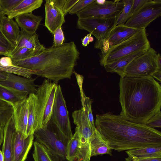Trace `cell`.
Returning a JSON list of instances; mask_svg holds the SVG:
<instances>
[{
  "label": "cell",
  "mask_w": 161,
  "mask_h": 161,
  "mask_svg": "<svg viewBox=\"0 0 161 161\" xmlns=\"http://www.w3.org/2000/svg\"><path fill=\"white\" fill-rule=\"evenodd\" d=\"M124 6L122 0H106L102 4L94 0L76 14L78 19L117 17L122 11Z\"/></svg>",
  "instance_id": "9c48e42d"
},
{
  "label": "cell",
  "mask_w": 161,
  "mask_h": 161,
  "mask_svg": "<svg viewBox=\"0 0 161 161\" xmlns=\"http://www.w3.org/2000/svg\"><path fill=\"white\" fill-rule=\"evenodd\" d=\"M22 1V0H0V4L5 13L11 11Z\"/></svg>",
  "instance_id": "d590c367"
},
{
  "label": "cell",
  "mask_w": 161,
  "mask_h": 161,
  "mask_svg": "<svg viewBox=\"0 0 161 161\" xmlns=\"http://www.w3.org/2000/svg\"><path fill=\"white\" fill-rule=\"evenodd\" d=\"M92 100L89 97H86L84 93L81 95V102L82 108L84 109L92 126L94 128H95L92 110Z\"/></svg>",
  "instance_id": "e575fe53"
},
{
  "label": "cell",
  "mask_w": 161,
  "mask_h": 161,
  "mask_svg": "<svg viewBox=\"0 0 161 161\" xmlns=\"http://www.w3.org/2000/svg\"><path fill=\"white\" fill-rule=\"evenodd\" d=\"M34 145L33 157L34 161H53L43 145L36 141L34 142Z\"/></svg>",
  "instance_id": "f546056e"
},
{
  "label": "cell",
  "mask_w": 161,
  "mask_h": 161,
  "mask_svg": "<svg viewBox=\"0 0 161 161\" xmlns=\"http://www.w3.org/2000/svg\"><path fill=\"white\" fill-rule=\"evenodd\" d=\"M45 8V25L53 34L58 28L61 27L65 23L64 16L61 11L46 1Z\"/></svg>",
  "instance_id": "e0dca14e"
},
{
  "label": "cell",
  "mask_w": 161,
  "mask_h": 161,
  "mask_svg": "<svg viewBox=\"0 0 161 161\" xmlns=\"http://www.w3.org/2000/svg\"><path fill=\"white\" fill-rule=\"evenodd\" d=\"M119 115L130 121L145 124L160 110L161 86L152 76L121 78Z\"/></svg>",
  "instance_id": "7a4b0ae2"
},
{
  "label": "cell",
  "mask_w": 161,
  "mask_h": 161,
  "mask_svg": "<svg viewBox=\"0 0 161 161\" xmlns=\"http://www.w3.org/2000/svg\"><path fill=\"white\" fill-rule=\"evenodd\" d=\"M156 62L158 67L157 69L161 70V57L159 53L157 54Z\"/></svg>",
  "instance_id": "681fc988"
},
{
  "label": "cell",
  "mask_w": 161,
  "mask_h": 161,
  "mask_svg": "<svg viewBox=\"0 0 161 161\" xmlns=\"http://www.w3.org/2000/svg\"><path fill=\"white\" fill-rule=\"evenodd\" d=\"M38 36L36 33H30L21 30L17 44L15 47H24L41 52L45 47L40 43Z\"/></svg>",
  "instance_id": "7402d4cb"
},
{
  "label": "cell",
  "mask_w": 161,
  "mask_h": 161,
  "mask_svg": "<svg viewBox=\"0 0 161 161\" xmlns=\"http://www.w3.org/2000/svg\"><path fill=\"white\" fill-rule=\"evenodd\" d=\"M95 127L111 149L118 152L161 147V133L145 124L126 119L110 112L96 115Z\"/></svg>",
  "instance_id": "6da1fadb"
},
{
  "label": "cell",
  "mask_w": 161,
  "mask_h": 161,
  "mask_svg": "<svg viewBox=\"0 0 161 161\" xmlns=\"http://www.w3.org/2000/svg\"><path fill=\"white\" fill-rule=\"evenodd\" d=\"M153 128L161 127V112L159 110L145 124Z\"/></svg>",
  "instance_id": "8d00e7d4"
},
{
  "label": "cell",
  "mask_w": 161,
  "mask_h": 161,
  "mask_svg": "<svg viewBox=\"0 0 161 161\" xmlns=\"http://www.w3.org/2000/svg\"><path fill=\"white\" fill-rule=\"evenodd\" d=\"M0 45L10 50H12L14 47L7 40L3 34L0 22Z\"/></svg>",
  "instance_id": "ab89813d"
},
{
  "label": "cell",
  "mask_w": 161,
  "mask_h": 161,
  "mask_svg": "<svg viewBox=\"0 0 161 161\" xmlns=\"http://www.w3.org/2000/svg\"><path fill=\"white\" fill-rule=\"evenodd\" d=\"M79 56L76 45L71 42L45 47L39 54L26 59L12 61L15 66L35 71V75L57 83L71 78Z\"/></svg>",
  "instance_id": "3957f363"
},
{
  "label": "cell",
  "mask_w": 161,
  "mask_h": 161,
  "mask_svg": "<svg viewBox=\"0 0 161 161\" xmlns=\"http://www.w3.org/2000/svg\"><path fill=\"white\" fill-rule=\"evenodd\" d=\"M40 53L25 47H15L7 56L10 57L12 60H22L36 56Z\"/></svg>",
  "instance_id": "f1b7e54d"
},
{
  "label": "cell",
  "mask_w": 161,
  "mask_h": 161,
  "mask_svg": "<svg viewBox=\"0 0 161 161\" xmlns=\"http://www.w3.org/2000/svg\"><path fill=\"white\" fill-rule=\"evenodd\" d=\"M36 99L34 94H31L28 97V122L27 126L26 136L34 134V122L35 120V103Z\"/></svg>",
  "instance_id": "83f0119b"
},
{
  "label": "cell",
  "mask_w": 161,
  "mask_h": 161,
  "mask_svg": "<svg viewBox=\"0 0 161 161\" xmlns=\"http://www.w3.org/2000/svg\"><path fill=\"white\" fill-rule=\"evenodd\" d=\"M36 79L22 77L8 73L7 79L0 82V85L12 90L24 93L35 94L37 88L34 83Z\"/></svg>",
  "instance_id": "4fadbf2b"
},
{
  "label": "cell",
  "mask_w": 161,
  "mask_h": 161,
  "mask_svg": "<svg viewBox=\"0 0 161 161\" xmlns=\"http://www.w3.org/2000/svg\"><path fill=\"white\" fill-rule=\"evenodd\" d=\"M90 144L91 157L106 154L112 155V149L97 129L90 140Z\"/></svg>",
  "instance_id": "603a6c76"
},
{
  "label": "cell",
  "mask_w": 161,
  "mask_h": 161,
  "mask_svg": "<svg viewBox=\"0 0 161 161\" xmlns=\"http://www.w3.org/2000/svg\"><path fill=\"white\" fill-rule=\"evenodd\" d=\"M137 161H161V157L139 159Z\"/></svg>",
  "instance_id": "bcb514c9"
},
{
  "label": "cell",
  "mask_w": 161,
  "mask_h": 161,
  "mask_svg": "<svg viewBox=\"0 0 161 161\" xmlns=\"http://www.w3.org/2000/svg\"><path fill=\"white\" fill-rule=\"evenodd\" d=\"M0 63L5 67H9L14 65L12 59L10 57L8 56L1 57L0 59Z\"/></svg>",
  "instance_id": "ee69618b"
},
{
  "label": "cell",
  "mask_w": 161,
  "mask_h": 161,
  "mask_svg": "<svg viewBox=\"0 0 161 161\" xmlns=\"http://www.w3.org/2000/svg\"><path fill=\"white\" fill-rule=\"evenodd\" d=\"M57 83L45 79L35 94V131L44 126L50 119L57 88Z\"/></svg>",
  "instance_id": "8992f818"
},
{
  "label": "cell",
  "mask_w": 161,
  "mask_h": 161,
  "mask_svg": "<svg viewBox=\"0 0 161 161\" xmlns=\"http://www.w3.org/2000/svg\"><path fill=\"white\" fill-rule=\"evenodd\" d=\"M3 127L0 126V146L3 142Z\"/></svg>",
  "instance_id": "816d5d0a"
},
{
  "label": "cell",
  "mask_w": 161,
  "mask_h": 161,
  "mask_svg": "<svg viewBox=\"0 0 161 161\" xmlns=\"http://www.w3.org/2000/svg\"><path fill=\"white\" fill-rule=\"evenodd\" d=\"M8 73L5 72L0 71V82L4 81L7 79Z\"/></svg>",
  "instance_id": "f907efd6"
},
{
  "label": "cell",
  "mask_w": 161,
  "mask_h": 161,
  "mask_svg": "<svg viewBox=\"0 0 161 161\" xmlns=\"http://www.w3.org/2000/svg\"><path fill=\"white\" fill-rule=\"evenodd\" d=\"M94 0H79L74 6L69 11L70 14H76L89 4L92 2Z\"/></svg>",
  "instance_id": "74e56055"
},
{
  "label": "cell",
  "mask_w": 161,
  "mask_h": 161,
  "mask_svg": "<svg viewBox=\"0 0 161 161\" xmlns=\"http://www.w3.org/2000/svg\"><path fill=\"white\" fill-rule=\"evenodd\" d=\"M147 51H141L122 57L103 67L107 72L117 73L121 78H123L124 77L125 69L129 64L134 58Z\"/></svg>",
  "instance_id": "44dd1931"
},
{
  "label": "cell",
  "mask_w": 161,
  "mask_h": 161,
  "mask_svg": "<svg viewBox=\"0 0 161 161\" xmlns=\"http://www.w3.org/2000/svg\"><path fill=\"white\" fill-rule=\"evenodd\" d=\"M128 156L138 158L161 157V147H145L129 150L126 151Z\"/></svg>",
  "instance_id": "484cf974"
},
{
  "label": "cell",
  "mask_w": 161,
  "mask_h": 161,
  "mask_svg": "<svg viewBox=\"0 0 161 161\" xmlns=\"http://www.w3.org/2000/svg\"><path fill=\"white\" fill-rule=\"evenodd\" d=\"M11 50L0 45V56L2 55L7 56Z\"/></svg>",
  "instance_id": "7dc6e473"
},
{
  "label": "cell",
  "mask_w": 161,
  "mask_h": 161,
  "mask_svg": "<svg viewBox=\"0 0 161 161\" xmlns=\"http://www.w3.org/2000/svg\"><path fill=\"white\" fill-rule=\"evenodd\" d=\"M118 17L78 19L77 27L79 29L88 31L94 36L96 41L94 47L97 48L116 25Z\"/></svg>",
  "instance_id": "ba28073f"
},
{
  "label": "cell",
  "mask_w": 161,
  "mask_h": 161,
  "mask_svg": "<svg viewBox=\"0 0 161 161\" xmlns=\"http://www.w3.org/2000/svg\"><path fill=\"white\" fill-rule=\"evenodd\" d=\"M13 108L9 103L0 100V126L4 127L13 114Z\"/></svg>",
  "instance_id": "1f68e13d"
},
{
  "label": "cell",
  "mask_w": 161,
  "mask_h": 161,
  "mask_svg": "<svg viewBox=\"0 0 161 161\" xmlns=\"http://www.w3.org/2000/svg\"><path fill=\"white\" fill-rule=\"evenodd\" d=\"M2 32L7 40L15 47L19 37L20 31L13 19L4 15L0 19Z\"/></svg>",
  "instance_id": "d6986e66"
},
{
  "label": "cell",
  "mask_w": 161,
  "mask_h": 161,
  "mask_svg": "<svg viewBox=\"0 0 161 161\" xmlns=\"http://www.w3.org/2000/svg\"><path fill=\"white\" fill-rule=\"evenodd\" d=\"M54 36V44L55 46H60L63 44L64 36L61 27L58 28L53 33Z\"/></svg>",
  "instance_id": "f35d334b"
},
{
  "label": "cell",
  "mask_w": 161,
  "mask_h": 161,
  "mask_svg": "<svg viewBox=\"0 0 161 161\" xmlns=\"http://www.w3.org/2000/svg\"><path fill=\"white\" fill-rule=\"evenodd\" d=\"M50 119L70 140L73 135L68 112L60 85L57 88Z\"/></svg>",
  "instance_id": "8fae6325"
},
{
  "label": "cell",
  "mask_w": 161,
  "mask_h": 161,
  "mask_svg": "<svg viewBox=\"0 0 161 161\" xmlns=\"http://www.w3.org/2000/svg\"><path fill=\"white\" fill-rule=\"evenodd\" d=\"M12 107L16 130L21 133L26 137L28 116V97L21 102Z\"/></svg>",
  "instance_id": "9a60e30c"
},
{
  "label": "cell",
  "mask_w": 161,
  "mask_h": 161,
  "mask_svg": "<svg viewBox=\"0 0 161 161\" xmlns=\"http://www.w3.org/2000/svg\"><path fill=\"white\" fill-rule=\"evenodd\" d=\"M124 6L116 23L117 25H124L130 17L133 0H122Z\"/></svg>",
  "instance_id": "836d02e7"
},
{
  "label": "cell",
  "mask_w": 161,
  "mask_h": 161,
  "mask_svg": "<svg viewBox=\"0 0 161 161\" xmlns=\"http://www.w3.org/2000/svg\"><path fill=\"white\" fill-rule=\"evenodd\" d=\"M34 134L27 137L20 132H14L13 139V161H25L32 146Z\"/></svg>",
  "instance_id": "5bb4252c"
},
{
  "label": "cell",
  "mask_w": 161,
  "mask_h": 161,
  "mask_svg": "<svg viewBox=\"0 0 161 161\" xmlns=\"http://www.w3.org/2000/svg\"><path fill=\"white\" fill-rule=\"evenodd\" d=\"M79 0H66L62 10V12L65 16Z\"/></svg>",
  "instance_id": "60d3db41"
},
{
  "label": "cell",
  "mask_w": 161,
  "mask_h": 161,
  "mask_svg": "<svg viewBox=\"0 0 161 161\" xmlns=\"http://www.w3.org/2000/svg\"><path fill=\"white\" fill-rule=\"evenodd\" d=\"M91 154L90 142L80 136V148L75 161H90Z\"/></svg>",
  "instance_id": "d6a6232c"
},
{
  "label": "cell",
  "mask_w": 161,
  "mask_h": 161,
  "mask_svg": "<svg viewBox=\"0 0 161 161\" xmlns=\"http://www.w3.org/2000/svg\"><path fill=\"white\" fill-rule=\"evenodd\" d=\"M80 145V135L78 129L69 140L67 147L66 158L68 161H75L79 153Z\"/></svg>",
  "instance_id": "4316f807"
},
{
  "label": "cell",
  "mask_w": 161,
  "mask_h": 161,
  "mask_svg": "<svg viewBox=\"0 0 161 161\" xmlns=\"http://www.w3.org/2000/svg\"><path fill=\"white\" fill-rule=\"evenodd\" d=\"M3 138L2 152L4 161H13V139L16 130L13 115L3 127Z\"/></svg>",
  "instance_id": "ac0fdd59"
},
{
  "label": "cell",
  "mask_w": 161,
  "mask_h": 161,
  "mask_svg": "<svg viewBox=\"0 0 161 161\" xmlns=\"http://www.w3.org/2000/svg\"><path fill=\"white\" fill-rule=\"evenodd\" d=\"M4 15L5 12L0 4V19Z\"/></svg>",
  "instance_id": "f5cc1de1"
},
{
  "label": "cell",
  "mask_w": 161,
  "mask_h": 161,
  "mask_svg": "<svg viewBox=\"0 0 161 161\" xmlns=\"http://www.w3.org/2000/svg\"><path fill=\"white\" fill-rule=\"evenodd\" d=\"M161 14V0H147L142 6L133 14L124 25L137 30L146 29Z\"/></svg>",
  "instance_id": "30bf717a"
},
{
  "label": "cell",
  "mask_w": 161,
  "mask_h": 161,
  "mask_svg": "<svg viewBox=\"0 0 161 161\" xmlns=\"http://www.w3.org/2000/svg\"><path fill=\"white\" fill-rule=\"evenodd\" d=\"M157 55L156 52L150 47L129 64L125 69L124 77L141 78L152 76L158 69Z\"/></svg>",
  "instance_id": "52a82bcc"
},
{
  "label": "cell",
  "mask_w": 161,
  "mask_h": 161,
  "mask_svg": "<svg viewBox=\"0 0 161 161\" xmlns=\"http://www.w3.org/2000/svg\"><path fill=\"white\" fill-rule=\"evenodd\" d=\"M72 116L80 136L90 142L96 129L92 126L83 108L74 111Z\"/></svg>",
  "instance_id": "2e32d148"
},
{
  "label": "cell",
  "mask_w": 161,
  "mask_h": 161,
  "mask_svg": "<svg viewBox=\"0 0 161 161\" xmlns=\"http://www.w3.org/2000/svg\"><path fill=\"white\" fill-rule=\"evenodd\" d=\"M28 94L18 92L0 85V100L12 106L19 103L28 97Z\"/></svg>",
  "instance_id": "d4e9b609"
},
{
  "label": "cell",
  "mask_w": 161,
  "mask_h": 161,
  "mask_svg": "<svg viewBox=\"0 0 161 161\" xmlns=\"http://www.w3.org/2000/svg\"><path fill=\"white\" fill-rule=\"evenodd\" d=\"M146 29L139 30L127 40L111 48L105 53L99 54L100 64L104 66L118 59L150 47Z\"/></svg>",
  "instance_id": "5b68a950"
},
{
  "label": "cell",
  "mask_w": 161,
  "mask_h": 161,
  "mask_svg": "<svg viewBox=\"0 0 161 161\" xmlns=\"http://www.w3.org/2000/svg\"><path fill=\"white\" fill-rule=\"evenodd\" d=\"M42 0H22L12 10L5 13L9 19H13L21 14L28 13L40 7Z\"/></svg>",
  "instance_id": "cb8c5ba5"
},
{
  "label": "cell",
  "mask_w": 161,
  "mask_h": 161,
  "mask_svg": "<svg viewBox=\"0 0 161 161\" xmlns=\"http://www.w3.org/2000/svg\"><path fill=\"white\" fill-rule=\"evenodd\" d=\"M152 76L161 82V70L157 69V70L153 74Z\"/></svg>",
  "instance_id": "c3c4849f"
},
{
  "label": "cell",
  "mask_w": 161,
  "mask_h": 161,
  "mask_svg": "<svg viewBox=\"0 0 161 161\" xmlns=\"http://www.w3.org/2000/svg\"><path fill=\"white\" fill-rule=\"evenodd\" d=\"M0 71L12 73L27 78H31L32 75H35V71L14 65L9 67H5L0 63Z\"/></svg>",
  "instance_id": "4dcf8cb0"
},
{
  "label": "cell",
  "mask_w": 161,
  "mask_h": 161,
  "mask_svg": "<svg viewBox=\"0 0 161 161\" xmlns=\"http://www.w3.org/2000/svg\"><path fill=\"white\" fill-rule=\"evenodd\" d=\"M42 19V16L35 15L32 12L19 15L15 18L21 30L30 33H36Z\"/></svg>",
  "instance_id": "ffe728a7"
},
{
  "label": "cell",
  "mask_w": 161,
  "mask_h": 161,
  "mask_svg": "<svg viewBox=\"0 0 161 161\" xmlns=\"http://www.w3.org/2000/svg\"><path fill=\"white\" fill-rule=\"evenodd\" d=\"M45 1L62 11L66 0H46Z\"/></svg>",
  "instance_id": "7bdbcfd3"
},
{
  "label": "cell",
  "mask_w": 161,
  "mask_h": 161,
  "mask_svg": "<svg viewBox=\"0 0 161 161\" xmlns=\"http://www.w3.org/2000/svg\"><path fill=\"white\" fill-rule=\"evenodd\" d=\"M92 35L91 33H89L82 39V44L83 46L86 47L89 44L90 42L93 41L94 39L92 36Z\"/></svg>",
  "instance_id": "f6af8a7d"
},
{
  "label": "cell",
  "mask_w": 161,
  "mask_h": 161,
  "mask_svg": "<svg viewBox=\"0 0 161 161\" xmlns=\"http://www.w3.org/2000/svg\"><path fill=\"white\" fill-rule=\"evenodd\" d=\"M36 141L43 145L53 161H65L69 140L51 119L44 126L36 130Z\"/></svg>",
  "instance_id": "277c9868"
},
{
  "label": "cell",
  "mask_w": 161,
  "mask_h": 161,
  "mask_svg": "<svg viewBox=\"0 0 161 161\" xmlns=\"http://www.w3.org/2000/svg\"><path fill=\"white\" fill-rule=\"evenodd\" d=\"M139 30L124 25H117L111 31L107 38L97 48L101 51L100 54L106 53L111 47L127 40Z\"/></svg>",
  "instance_id": "7c38bea8"
},
{
  "label": "cell",
  "mask_w": 161,
  "mask_h": 161,
  "mask_svg": "<svg viewBox=\"0 0 161 161\" xmlns=\"http://www.w3.org/2000/svg\"><path fill=\"white\" fill-rule=\"evenodd\" d=\"M0 146H0V161H4L2 151L0 149Z\"/></svg>",
  "instance_id": "db71d44e"
},
{
  "label": "cell",
  "mask_w": 161,
  "mask_h": 161,
  "mask_svg": "<svg viewBox=\"0 0 161 161\" xmlns=\"http://www.w3.org/2000/svg\"><path fill=\"white\" fill-rule=\"evenodd\" d=\"M147 0H133V3L131 10V16L140 9L146 2Z\"/></svg>",
  "instance_id": "b9f144b4"
}]
</instances>
